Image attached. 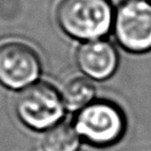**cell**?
<instances>
[{
    "label": "cell",
    "instance_id": "obj_1",
    "mask_svg": "<svg viewBox=\"0 0 151 151\" xmlns=\"http://www.w3.org/2000/svg\"><path fill=\"white\" fill-rule=\"evenodd\" d=\"M113 17L109 0H61L56 10L60 28L85 42L102 39L112 27Z\"/></svg>",
    "mask_w": 151,
    "mask_h": 151
},
{
    "label": "cell",
    "instance_id": "obj_2",
    "mask_svg": "<svg viewBox=\"0 0 151 151\" xmlns=\"http://www.w3.org/2000/svg\"><path fill=\"white\" fill-rule=\"evenodd\" d=\"M73 127L81 139L97 147L111 146L123 136L126 118L117 104L108 100H93L78 111Z\"/></svg>",
    "mask_w": 151,
    "mask_h": 151
},
{
    "label": "cell",
    "instance_id": "obj_3",
    "mask_svg": "<svg viewBox=\"0 0 151 151\" xmlns=\"http://www.w3.org/2000/svg\"><path fill=\"white\" fill-rule=\"evenodd\" d=\"M61 93L48 82H35L22 89L16 99V112L27 127L48 130L60 122L65 114Z\"/></svg>",
    "mask_w": 151,
    "mask_h": 151
},
{
    "label": "cell",
    "instance_id": "obj_4",
    "mask_svg": "<svg viewBox=\"0 0 151 151\" xmlns=\"http://www.w3.org/2000/svg\"><path fill=\"white\" fill-rule=\"evenodd\" d=\"M113 32L122 48L133 53L151 50V2L123 0L113 17Z\"/></svg>",
    "mask_w": 151,
    "mask_h": 151
},
{
    "label": "cell",
    "instance_id": "obj_5",
    "mask_svg": "<svg viewBox=\"0 0 151 151\" xmlns=\"http://www.w3.org/2000/svg\"><path fill=\"white\" fill-rule=\"evenodd\" d=\"M37 52L27 43L7 41L0 45V83L9 89H24L40 76Z\"/></svg>",
    "mask_w": 151,
    "mask_h": 151
},
{
    "label": "cell",
    "instance_id": "obj_6",
    "mask_svg": "<svg viewBox=\"0 0 151 151\" xmlns=\"http://www.w3.org/2000/svg\"><path fill=\"white\" fill-rule=\"evenodd\" d=\"M76 61L83 75L90 79L102 81L116 72L119 57L116 48L109 41L97 39L86 41L78 48Z\"/></svg>",
    "mask_w": 151,
    "mask_h": 151
},
{
    "label": "cell",
    "instance_id": "obj_7",
    "mask_svg": "<svg viewBox=\"0 0 151 151\" xmlns=\"http://www.w3.org/2000/svg\"><path fill=\"white\" fill-rule=\"evenodd\" d=\"M96 87L86 78H75L62 88L61 98L63 106L69 111H80L94 100Z\"/></svg>",
    "mask_w": 151,
    "mask_h": 151
},
{
    "label": "cell",
    "instance_id": "obj_8",
    "mask_svg": "<svg viewBox=\"0 0 151 151\" xmlns=\"http://www.w3.org/2000/svg\"><path fill=\"white\" fill-rule=\"evenodd\" d=\"M80 136L68 122H59L48 129L42 139L45 151H77L80 146Z\"/></svg>",
    "mask_w": 151,
    "mask_h": 151
}]
</instances>
